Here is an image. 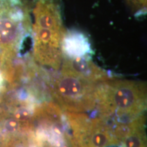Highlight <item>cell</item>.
Returning a JSON list of instances; mask_svg holds the SVG:
<instances>
[{
    "label": "cell",
    "instance_id": "1",
    "mask_svg": "<svg viewBox=\"0 0 147 147\" xmlns=\"http://www.w3.org/2000/svg\"><path fill=\"white\" fill-rule=\"evenodd\" d=\"M32 25L33 59L37 63L55 70L63 61L62 42L65 33L57 0H34Z\"/></svg>",
    "mask_w": 147,
    "mask_h": 147
},
{
    "label": "cell",
    "instance_id": "2",
    "mask_svg": "<svg viewBox=\"0 0 147 147\" xmlns=\"http://www.w3.org/2000/svg\"><path fill=\"white\" fill-rule=\"evenodd\" d=\"M96 106L106 120L115 115L117 122H129L144 113L146 84L115 77L100 82L96 88Z\"/></svg>",
    "mask_w": 147,
    "mask_h": 147
},
{
    "label": "cell",
    "instance_id": "3",
    "mask_svg": "<svg viewBox=\"0 0 147 147\" xmlns=\"http://www.w3.org/2000/svg\"><path fill=\"white\" fill-rule=\"evenodd\" d=\"M27 5L23 0H0V66H12L32 32Z\"/></svg>",
    "mask_w": 147,
    "mask_h": 147
},
{
    "label": "cell",
    "instance_id": "4",
    "mask_svg": "<svg viewBox=\"0 0 147 147\" xmlns=\"http://www.w3.org/2000/svg\"><path fill=\"white\" fill-rule=\"evenodd\" d=\"M60 68V72L49 80V91L61 109L82 113L96 107V88L99 83Z\"/></svg>",
    "mask_w": 147,
    "mask_h": 147
},
{
    "label": "cell",
    "instance_id": "5",
    "mask_svg": "<svg viewBox=\"0 0 147 147\" xmlns=\"http://www.w3.org/2000/svg\"><path fill=\"white\" fill-rule=\"evenodd\" d=\"M67 120L75 147L117 146L113 128L101 117L89 119L82 113H68Z\"/></svg>",
    "mask_w": 147,
    "mask_h": 147
},
{
    "label": "cell",
    "instance_id": "6",
    "mask_svg": "<svg viewBox=\"0 0 147 147\" xmlns=\"http://www.w3.org/2000/svg\"><path fill=\"white\" fill-rule=\"evenodd\" d=\"M144 113L126 123L116 122L113 135L123 147H146Z\"/></svg>",
    "mask_w": 147,
    "mask_h": 147
},
{
    "label": "cell",
    "instance_id": "7",
    "mask_svg": "<svg viewBox=\"0 0 147 147\" xmlns=\"http://www.w3.org/2000/svg\"><path fill=\"white\" fill-rule=\"evenodd\" d=\"M63 58H91L93 50L89 38L76 29L66 31L62 42Z\"/></svg>",
    "mask_w": 147,
    "mask_h": 147
},
{
    "label": "cell",
    "instance_id": "8",
    "mask_svg": "<svg viewBox=\"0 0 147 147\" xmlns=\"http://www.w3.org/2000/svg\"><path fill=\"white\" fill-rule=\"evenodd\" d=\"M135 16H144L146 14L147 0H125Z\"/></svg>",
    "mask_w": 147,
    "mask_h": 147
},
{
    "label": "cell",
    "instance_id": "9",
    "mask_svg": "<svg viewBox=\"0 0 147 147\" xmlns=\"http://www.w3.org/2000/svg\"><path fill=\"white\" fill-rule=\"evenodd\" d=\"M5 78L4 76H3L2 71L0 69V94L3 93L5 90H6V88H5Z\"/></svg>",
    "mask_w": 147,
    "mask_h": 147
}]
</instances>
